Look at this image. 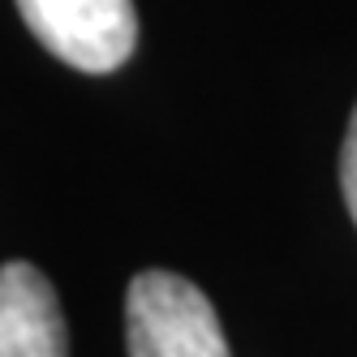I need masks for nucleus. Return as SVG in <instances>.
Instances as JSON below:
<instances>
[{
  "instance_id": "nucleus-3",
  "label": "nucleus",
  "mask_w": 357,
  "mask_h": 357,
  "mask_svg": "<svg viewBox=\"0 0 357 357\" xmlns=\"http://www.w3.org/2000/svg\"><path fill=\"white\" fill-rule=\"evenodd\" d=\"M0 357H69L56 289L22 259L0 267Z\"/></svg>"
},
{
  "instance_id": "nucleus-2",
  "label": "nucleus",
  "mask_w": 357,
  "mask_h": 357,
  "mask_svg": "<svg viewBox=\"0 0 357 357\" xmlns=\"http://www.w3.org/2000/svg\"><path fill=\"white\" fill-rule=\"evenodd\" d=\"M31 35L82 73H112L134 56V0H17Z\"/></svg>"
},
{
  "instance_id": "nucleus-4",
  "label": "nucleus",
  "mask_w": 357,
  "mask_h": 357,
  "mask_svg": "<svg viewBox=\"0 0 357 357\" xmlns=\"http://www.w3.org/2000/svg\"><path fill=\"white\" fill-rule=\"evenodd\" d=\"M340 190H344V202H349V215L357 224V108H353L349 134H344V151H340Z\"/></svg>"
},
{
  "instance_id": "nucleus-1",
  "label": "nucleus",
  "mask_w": 357,
  "mask_h": 357,
  "mask_svg": "<svg viewBox=\"0 0 357 357\" xmlns=\"http://www.w3.org/2000/svg\"><path fill=\"white\" fill-rule=\"evenodd\" d=\"M130 357H233L198 284L172 271H138L125 293Z\"/></svg>"
}]
</instances>
